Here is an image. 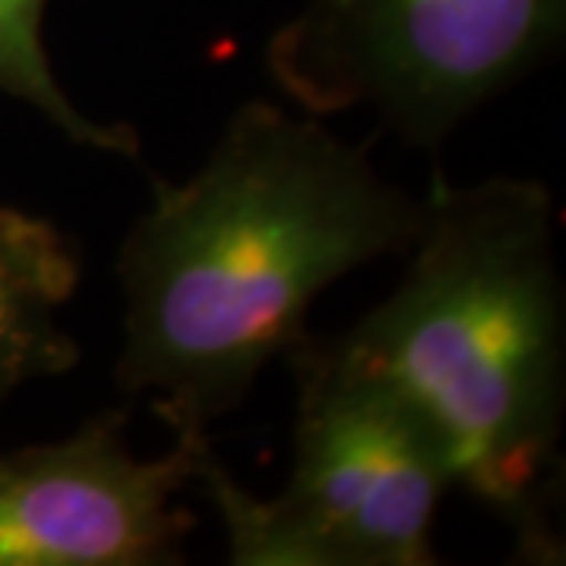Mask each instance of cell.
Returning <instances> with one entry per match:
<instances>
[{
	"mask_svg": "<svg viewBox=\"0 0 566 566\" xmlns=\"http://www.w3.org/2000/svg\"><path fill=\"white\" fill-rule=\"evenodd\" d=\"M80 277V252L54 223L0 208V406L80 363L61 318Z\"/></svg>",
	"mask_w": 566,
	"mask_h": 566,
	"instance_id": "obj_6",
	"label": "cell"
},
{
	"mask_svg": "<svg viewBox=\"0 0 566 566\" xmlns=\"http://www.w3.org/2000/svg\"><path fill=\"white\" fill-rule=\"evenodd\" d=\"M296 385L293 469L277 497L249 494L199 447L196 482L221 513L240 566H428L434 516L453 485L444 447L385 381L305 337L286 353Z\"/></svg>",
	"mask_w": 566,
	"mask_h": 566,
	"instance_id": "obj_3",
	"label": "cell"
},
{
	"mask_svg": "<svg viewBox=\"0 0 566 566\" xmlns=\"http://www.w3.org/2000/svg\"><path fill=\"white\" fill-rule=\"evenodd\" d=\"M564 29L566 0H308L271 35L264 63L305 114L371 111L434 155L542 66Z\"/></svg>",
	"mask_w": 566,
	"mask_h": 566,
	"instance_id": "obj_4",
	"label": "cell"
},
{
	"mask_svg": "<svg viewBox=\"0 0 566 566\" xmlns=\"http://www.w3.org/2000/svg\"><path fill=\"white\" fill-rule=\"evenodd\" d=\"M400 286L327 349L394 387L444 447L453 485L488 506L532 564L554 528L566 394V300L554 199L491 177L422 199Z\"/></svg>",
	"mask_w": 566,
	"mask_h": 566,
	"instance_id": "obj_2",
	"label": "cell"
},
{
	"mask_svg": "<svg viewBox=\"0 0 566 566\" xmlns=\"http://www.w3.org/2000/svg\"><path fill=\"white\" fill-rule=\"evenodd\" d=\"M126 412H98L51 444L0 450V566H158L180 560L192 516L180 491L208 434L161 460L126 444Z\"/></svg>",
	"mask_w": 566,
	"mask_h": 566,
	"instance_id": "obj_5",
	"label": "cell"
},
{
	"mask_svg": "<svg viewBox=\"0 0 566 566\" xmlns=\"http://www.w3.org/2000/svg\"><path fill=\"white\" fill-rule=\"evenodd\" d=\"M44 7L48 0H0V92L35 107L76 145L139 158V136L129 123L92 120L61 88L41 39Z\"/></svg>",
	"mask_w": 566,
	"mask_h": 566,
	"instance_id": "obj_7",
	"label": "cell"
},
{
	"mask_svg": "<svg viewBox=\"0 0 566 566\" xmlns=\"http://www.w3.org/2000/svg\"><path fill=\"white\" fill-rule=\"evenodd\" d=\"M123 240V349L114 381L151 394L182 434L233 412L262 368L303 344L315 300L349 271L406 252L422 199L381 177L363 145L318 117L245 102L186 182Z\"/></svg>",
	"mask_w": 566,
	"mask_h": 566,
	"instance_id": "obj_1",
	"label": "cell"
}]
</instances>
